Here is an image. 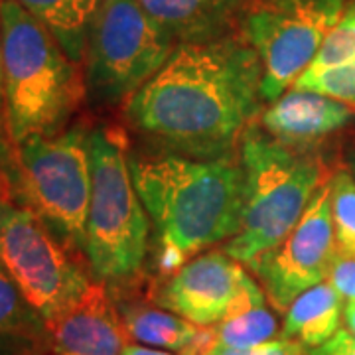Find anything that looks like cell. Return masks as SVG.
Returning a JSON list of instances; mask_svg holds the SVG:
<instances>
[{
  "label": "cell",
  "instance_id": "1",
  "mask_svg": "<svg viewBox=\"0 0 355 355\" xmlns=\"http://www.w3.org/2000/svg\"><path fill=\"white\" fill-rule=\"evenodd\" d=\"M261 83V60L243 36L178 44L164 67L128 99L127 119L166 153L225 158L265 103Z\"/></svg>",
  "mask_w": 355,
  "mask_h": 355
},
{
  "label": "cell",
  "instance_id": "2",
  "mask_svg": "<svg viewBox=\"0 0 355 355\" xmlns=\"http://www.w3.org/2000/svg\"><path fill=\"white\" fill-rule=\"evenodd\" d=\"M128 166L160 243V265L178 270L193 254L229 241L241 227V160L174 153L132 154Z\"/></svg>",
  "mask_w": 355,
  "mask_h": 355
},
{
  "label": "cell",
  "instance_id": "3",
  "mask_svg": "<svg viewBox=\"0 0 355 355\" xmlns=\"http://www.w3.org/2000/svg\"><path fill=\"white\" fill-rule=\"evenodd\" d=\"M2 91L16 144L58 132L81 97V79L62 46L16 0L0 2Z\"/></svg>",
  "mask_w": 355,
  "mask_h": 355
},
{
  "label": "cell",
  "instance_id": "4",
  "mask_svg": "<svg viewBox=\"0 0 355 355\" xmlns=\"http://www.w3.org/2000/svg\"><path fill=\"white\" fill-rule=\"evenodd\" d=\"M239 160L245 178L241 227L227 241L225 253L251 265L304 216L324 182V164L253 127L243 135Z\"/></svg>",
  "mask_w": 355,
  "mask_h": 355
},
{
  "label": "cell",
  "instance_id": "5",
  "mask_svg": "<svg viewBox=\"0 0 355 355\" xmlns=\"http://www.w3.org/2000/svg\"><path fill=\"white\" fill-rule=\"evenodd\" d=\"M91 148V205L85 254L103 282L137 275L146 257L148 214L135 188L125 140L113 128H95Z\"/></svg>",
  "mask_w": 355,
  "mask_h": 355
},
{
  "label": "cell",
  "instance_id": "6",
  "mask_svg": "<svg viewBox=\"0 0 355 355\" xmlns=\"http://www.w3.org/2000/svg\"><path fill=\"white\" fill-rule=\"evenodd\" d=\"M176 40L137 0H103L87 40V87L99 103L128 101L176 50Z\"/></svg>",
  "mask_w": 355,
  "mask_h": 355
},
{
  "label": "cell",
  "instance_id": "7",
  "mask_svg": "<svg viewBox=\"0 0 355 355\" xmlns=\"http://www.w3.org/2000/svg\"><path fill=\"white\" fill-rule=\"evenodd\" d=\"M85 127L32 137L20 144V176L28 207L60 241L85 253L91 205V148Z\"/></svg>",
  "mask_w": 355,
  "mask_h": 355
},
{
  "label": "cell",
  "instance_id": "8",
  "mask_svg": "<svg viewBox=\"0 0 355 355\" xmlns=\"http://www.w3.org/2000/svg\"><path fill=\"white\" fill-rule=\"evenodd\" d=\"M343 8L345 0H245L241 36L263 65V101H277L294 87Z\"/></svg>",
  "mask_w": 355,
  "mask_h": 355
},
{
  "label": "cell",
  "instance_id": "9",
  "mask_svg": "<svg viewBox=\"0 0 355 355\" xmlns=\"http://www.w3.org/2000/svg\"><path fill=\"white\" fill-rule=\"evenodd\" d=\"M0 266L44 322L73 304L91 282L36 211L6 200H0Z\"/></svg>",
  "mask_w": 355,
  "mask_h": 355
},
{
  "label": "cell",
  "instance_id": "10",
  "mask_svg": "<svg viewBox=\"0 0 355 355\" xmlns=\"http://www.w3.org/2000/svg\"><path fill=\"white\" fill-rule=\"evenodd\" d=\"M340 251L328 182L320 186L291 233L249 266L261 280L272 306L286 310L302 292L328 280Z\"/></svg>",
  "mask_w": 355,
  "mask_h": 355
},
{
  "label": "cell",
  "instance_id": "11",
  "mask_svg": "<svg viewBox=\"0 0 355 355\" xmlns=\"http://www.w3.org/2000/svg\"><path fill=\"white\" fill-rule=\"evenodd\" d=\"M247 277L239 261L225 251H209L182 265L158 291V304L196 326L225 320Z\"/></svg>",
  "mask_w": 355,
  "mask_h": 355
},
{
  "label": "cell",
  "instance_id": "12",
  "mask_svg": "<svg viewBox=\"0 0 355 355\" xmlns=\"http://www.w3.org/2000/svg\"><path fill=\"white\" fill-rule=\"evenodd\" d=\"M53 355H123L127 330L103 280L89 282L64 312L46 322Z\"/></svg>",
  "mask_w": 355,
  "mask_h": 355
},
{
  "label": "cell",
  "instance_id": "13",
  "mask_svg": "<svg viewBox=\"0 0 355 355\" xmlns=\"http://www.w3.org/2000/svg\"><path fill=\"white\" fill-rule=\"evenodd\" d=\"M354 116L352 107L345 103L294 87L266 107L261 114V125L268 137L300 150L338 132Z\"/></svg>",
  "mask_w": 355,
  "mask_h": 355
},
{
  "label": "cell",
  "instance_id": "14",
  "mask_svg": "<svg viewBox=\"0 0 355 355\" xmlns=\"http://www.w3.org/2000/svg\"><path fill=\"white\" fill-rule=\"evenodd\" d=\"M176 44L227 36L239 22L245 0H137Z\"/></svg>",
  "mask_w": 355,
  "mask_h": 355
},
{
  "label": "cell",
  "instance_id": "15",
  "mask_svg": "<svg viewBox=\"0 0 355 355\" xmlns=\"http://www.w3.org/2000/svg\"><path fill=\"white\" fill-rule=\"evenodd\" d=\"M127 336L135 342L182 355H200L214 342L211 330L196 326L166 308L127 306L121 310Z\"/></svg>",
  "mask_w": 355,
  "mask_h": 355
},
{
  "label": "cell",
  "instance_id": "16",
  "mask_svg": "<svg viewBox=\"0 0 355 355\" xmlns=\"http://www.w3.org/2000/svg\"><path fill=\"white\" fill-rule=\"evenodd\" d=\"M343 296L330 280L302 292L288 308L282 336L314 349L340 330L343 318Z\"/></svg>",
  "mask_w": 355,
  "mask_h": 355
},
{
  "label": "cell",
  "instance_id": "17",
  "mask_svg": "<svg viewBox=\"0 0 355 355\" xmlns=\"http://www.w3.org/2000/svg\"><path fill=\"white\" fill-rule=\"evenodd\" d=\"M44 26L65 55L81 64L85 60L93 18L103 0H16Z\"/></svg>",
  "mask_w": 355,
  "mask_h": 355
},
{
  "label": "cell",
  "instance_id": "18",
  "mask_svg": "<svg viewBox=\"0 0 355 355\" xmlns=\"http://www.w3.org/2000/svg\"><path fill=\"white\" fill-rule=\"evenodd\" d=\"M42 328H46V322L0 266V354L14 343L32 340Z\"/></svg>",
  "mask_w": 355,
  "mask_h": 355
},
{
  "label": "cell",
  "instance_id": "19",
  "mask_svg": "<svg viewBox=\"0 0 355 355\" xmlns=\"http://www.w3.org/2000/svg\"><path fill=\"white\" fill-rule=\"evenodd\" d=\"M277 318L265 306H257L237 316L225 318L211 330L214 343L231 349H249L277 336Z\"/></svg>",
  "mask_w": 355,
  "mask_h": 355
},
{
  "label": "cell",
  "instance_id": "20",
  "mask_svg": "<svg viewBox=\"0 0 355 355\" xmlns=\"http://www.w3.org/2000/svg\"><path fill=\"white\" fill-rule=\"evenodd\" d=\"M331 219L340 249L355 251V178L352 172H338L330 180Z\"/></svg>",
  "mask_w": 355,
  "mask_h": 355
},
{
  "label": "cell",
  "instance_id": "21",
  "mask_svg": "<svg viewBox=\"0 0 355 355\" xmlns=\"http://www.w3.org/2000/svg\"><path fill=\"white\" fill-rule=\"evenodd\" d=\"M294 87L328 95L345 105H355V58L345 64L326 67L320 71L308 69L298 77Z\"/></svg>",
  "mask_w": 355,
  "mask_h": 355
},
{
  "label": "cell",
  "instance_id": "22",
  "mask_svg": "<svg viewBox=\"0 0 355 355\" xmlns=\"http://www.w3.org/2000/svg\"><path fill=\"white\" fill-rule=\"evenodd\" d=\"M355 58V0L345 4L338 24L331 28L326 42L318 51L316 60L308 67L310 71H320L326 67L345 64ZM306 69V71H308Z\"/></svg>",
  "mask_w": 355,
  "mask_h": 355
},
{
  "label": "cell",
  "instance_id": "23",
  "mask_svg": "<svg viewBox=\"0 0 355 355\" xmlns=\"http://www.w3.org/2000/svg\"><path fill=\"white\" fill-rule=\"evenodd\" d=\"M200 355H310V347L282 336L277 340L259 343L249 349H231V347L211 342Z\"/></svg>",
  "mask_w": 355,
  "mask_h": 355
},
{
  "label": "cell",
  "instance_id": "24",
  "mask_svg": "<svg viewBox=\"0 0 355 355\" xmlns=\"http://www.w3.org/2000/svg\"><path fill=\"white\" fill-rule=\"evenodd\" d=\"M328 280L342 294L343 300L355 302V254L342 249L334 261Z\"/></svg>",
  "mask_w": 355,
  "mask_h": 355
},
{
  "label": "cell",
  "instance_id": "25",
  "mask_svg": "<svg viewBox=\"0 0 355 355\" xmlns=\"http://www.w3.org/2000/svg\"><path fill=\"white\" fill-rule=\"evenodd\" d=\"M310 355H355V336L349 330H338L328 342L310 349Z\"/></svg>",
  "mask_w": 355,
  "mask_h": 355
},
{
  "label": "cell",
  "instance_id": "26",
  "mask_svg": "<svg viewBox=\"0 0 355 355\" xmlns=\"http://www.w3.org/2000/svg\"><path fill=\"white\" fill-rule=\"evenodd\" d=\"M123 355H178L174 352H166V349H156V347H148V345H132L128 343L125 347Z\"/></svg>",
  "mask_w": 355,
  "mask_h": 355
},
{
  "label": "cell",
  "instance_id": "27",
  "mask_svg": "<svg viewBox=\"0 0 355 355\" xmlns=\"http://www.w3.org/2000/svg\"><path fill=\"white\" fill-rule=\"evenodd\" d=\"M343 322H345L347 330L355 336V302H345V306H343Z\"/></svg>",
  "mask_w": 355,
  "mask_h": 355
},
{
  "label": "cell",
  "instance_id": "28",
  "mask_svg": "<svg viewBox=\"0 0 355 355\" xmlns=\"http://www.w3.org/2000/svg\"><path fill=\"white\" fill-rule=\"evenodd\" d=\"M0 91H2V30H0Z\"/></svg>",
  "mask_w": 355,
  "mask_h": 355
},
{
  "label": "cell",
  "instance_id": "29",
  "mask_svg": "<svg viewBox=\"0 0 355 355\" xmlns=\"http://www.w3.org/2000/svg\"><path fill=\"white\" fill-rule=\"evenodd\" d=\"M349 170H352V176L355 178V153L349 154Z\"/></svg>",
  "mask_w": 355,
  "mask_h": 355
},
{
  "label": "cell",
  "instance_id": "30",
  "mask_svg": "<svg viewBox=\"0 0 355 355\" xmlns=\"http://www.w3.org/2000/svg\"><path fill=\"white\" fill-rule=\"evenodd\" d=\"M354 254H355V251H354Z\"/></svg>",
  "mask_w": 355,
  "mask_h": 355
}]
</instances>
